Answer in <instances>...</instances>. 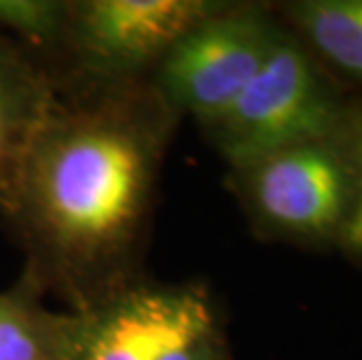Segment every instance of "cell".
Listing matches in <instances>:
<instances>
[{
    "label": "cell",
    "mask_w": 362,
    "mask_h": 360,
    "mask_svg": "<svg viewBox=\"0 0 362 360\" xmlns=\"http://www.w3.org/2000/svg\"><path fill=\"white\" fill-rule=\"evenodd\" d=\"M178 122L150 80L59 94L21 159L3 216L26 250L24 277L80 313L138 281Z\"/></svg>",
    "instance_id": "6da1fadb"
},
{
    "label": "cell",
    "mask_w": 362,
    "mask_h": 360,
    "mask_svg": "<svg viewBox=\"0 0 362 360\" xmlns=\"http://www.w3.org/2000/svg\"><path fill=\"white\" fill-rule=\"evenodd\" d=\"M274 10L349 94L362 96V0H290Z\"/></svg>",
    "instance_id": "9c48e42d"
},
{
    "label": "cell",
    "mask_w": 362,
    "mask_h": 360,
    "mask_svg": "<svg viewBox=\"0 0 362 360\" xmlns=\"http://www.w3.org/2000/svg\"><path fill=\"white\" fill-rule=\"evenodd\" d=\"M213 323L218 313L204 286H159L138 279L84 311L75 360H161Z\"/></svg>",
    "instance_id": "8992f818"
},
{
    "label": "cell",
    "mask_w": 362,
    "mask_h": 360,
    "mask_svg": "<svg viewBox=\"0 0 362 360\" xmlns=\"http://www.w3.org/2000/svg\"><path fill=\"white\" fill-rule=\"evenodd\" d=\"M281 35L274 5L220 3L166 52L150 84L180 120L202 127L229 108Z\"/></svg>",
    "instance_id": "5b68a950"
},
{
    "label": "cell",
    "mask_w": 362,
    "mask_h": 360,
    "mask_svg": "<svg viewBox=\"0 0 362 360\" xmlns=\"http://www.w3.org/2000/svg\"><path fill=\"white\" fill-rule=\"evenodd\" d=\"M71 3L68 0H0V33L14 35L30 52L59 54Z\"/></svg>",
    "instance_id": "30bf717a"
},
{
    "label": "cell",
    "mask_w": 362,
    "mask_h": 360,
    "mask_svg": "<svg viewBox=\"0 0 362 360\" xmlns=\"http://www.w3.org/2000/svg\"><path fill=\"white\" fill-rule=\"evenodd\" d=\"M337 139L349 157L353 178H356V209L339 250L362 260V96H351L346 120Z\"/></svg>",
    "instance_id": "8fae6325"
},
{
    "label": "cell",
    "mask_w": 362,
    "mask_h": 360,
    "mask_svg": "<svg viewBox=\"0 0 362 360\" xmlns=\"http://www.w3.org/2000/svg\"><path fill=\"white\" fill-rule=\"evenodd\" d=\"M351 96L283 26L257 75L227 110L199 129L227 168H238L295 145L334 139Z\"/></svg>",
    "instance_id": "7a4b0ae2"
},
{
    "label": "cell",
    "mask_w": 362,
    "mask_h": 360,
    "mask_svg": "<svg viewBox=\"0 0 362 360\" xmlns=\"http://www.w3.org/2000/svg\"><path fill=\"white\" fill-rule=\"evenodd\" d=\"M161 360H232V351L220 327V320L199 335L173 347Z\"/></svg>",
    "instance_id": "7c38bea8"
},
{
    "label": "cell",
    "mask_w": 362,
    "mask_h": 360,
    "mask_svg": "<svg viewBox=\"0 0 362 360\" xmlns=\"http://www.w3.org/2000/svg\"><path fill=\"white\" fill-rule=\"evenodd\" d=\"M220 0H78L54 78L59 94L119 89L148 82L187 30Z\"/></svg>",
    "instance_id": "277c9868"
},
{
    "label": "cell",
    "mask_w": 362,
    "mask_h": 360,
    "mask_svg": "<svg viewBox=\"0 0 362 360\" xmlns=\"http://www.w3.org/2000/svg\"><path fill=\"white\" fill-rule=\"evenodd\" d=\"M227 185L259 239L290 246L339 250L356 209V178L337 136L229 168Z\"/></svg>",
    "instance_id": "3957f363"
},
{
    "label": "cell",
    "mask_w": 362,
    "mask_h": 360,
    "mask_svg": "<svg viewBox=\"0 0 362 360\" xmlns=\"http://www.w3.org/2000/svg\"><path fill=\"white\" fill-rule=\"evenodd\" d=\"M84 313L52 309L28 277L0 290V360H75Z\"/></svg>",
    "instance_id": "ba28073f"
},
{
    "label": "cell",
    "mask_w": 362,
    "mask_h": 360,
    "mask_svg": "<svg viewBox=\"0 0 362 360\" xmlns=\"http://www.w3.org/2000/svg\"><path fill=\"white\" fill-rule=\"evenodd\" d=\"M59 103V89L47 68L0 35V216L10 206L30 141Z\"/></svg>",
    "instance_id": "52a82bcc"
}]
</instances>
